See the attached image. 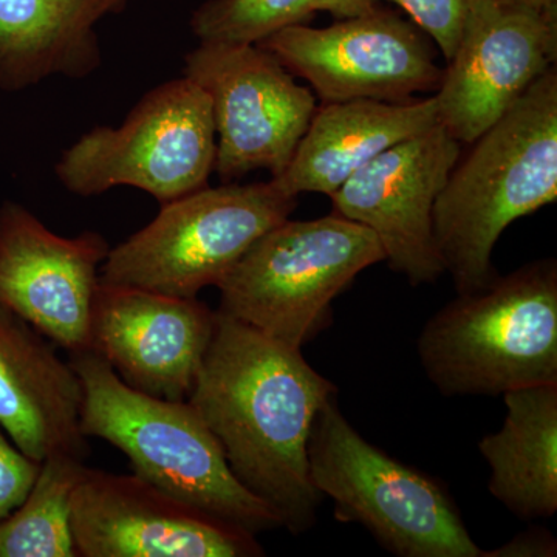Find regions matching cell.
<instances>
[{"instance_id": "7", "label": "cell", "mask_w": 557, "mask_h": 557, "mask_svg": "<svg viewBox=\"0 0 557 557\" xmlns=\"http://www.w3.org/2000/svg\"><path fill=\"white\" fill-rule=\"evenodd\" d=\"M298 197L270 182L223 183L171 203L145 228L110 249L100 282L177 298L218 287L245 252L289 219Z\"/></svg>"}, {"instance_id": "1", "label": "cell", "mask_w": 557, "mask_h": 557, "mask_svg": "<svg viewBox=\"0 0 557 557\" xmlns=\"http://www.w3.org/2000/svg\"><path fill=\"white\" fill-rule=\"evenodd\" d=\"M215 313L188 401L242 485L273 509L282 528L306 533L324 498L310 478L311 428L338 388L311 368L302 348Z\"/></svg>"}, {"instance_id": "25", "label": "cell", "mask_w": 557, "mask_h": 557, "mask_svg": "<svg viewBox=\"0 0 557 557\" xmlns=\"http://www.w3.org/2000/svg\"><path fill=\"white\" fill-rule=\"evenodd\" d=\"M314 9L332 14L336 20L358 16L372 9L375 3L372 0H313Z\"/></svg>"}, {"instance_id": "18", "label": "cell", "mask_w": 557, "mask_h": 557, "mask_svg": "<svg viewBox=\"0 0 557 557\" xmlns=\"http://www.w3.org/2000/svg\"><path fill=\"white\" fill-rule=\"evenodd\" d=\"M129 0H0V90L51 76L83 79L101 65L97 25Z\"/></svg>"}, {"instance_id": "22", "label": "cell", "mask_w": 557, "mask_h": 557, "mask_svg": "<svg viewBox=\"0 0 557 557\" xmlns=\"http://www.w3.org/2000/svg\"><path fill=\"white\" fill-rule=\"evenodd\" d=\"M398 5L420 30L426 33L446 61L456 53L465 20L467 0H372Z\"/></svg>"}, {"instance_id": "4", "label": "cell", "mask_w": 557, "mask_h": 557, "mask_svg": "<svg viewBox=\"0 0 557 557\" xmlns=\"http://www.w3.org/2000/svg\"><path fill=\"white\" fill-rule=\"evenodd\" d=\"M429 381L446 397L557 384V263L542 259L429 319L418 338Z\"/></svg>"}, {"instance_id": "17", "label": "cell", "mask_w": 557, "mask_h": 557, "mask_svg": "<svg viewBox=\"0 0 557 557\" xmlns=\"http://www.w3.org/2000/svg\"><path fill=\"white\" fill-rule=\"evenodd\" d=\"M437 123L434 95L406 101L324 102L318 106L287 170L271 180L292 196L330 197L384 150Z\"/></svg>"}, {"instance_id": "19", "label": "cell", "mask_w": 557, "mask_h": 557, "mask_svg": "<svg viewBox=\"0 0 557 557\" xmlns=\"http://www.w3.org/2000/svg\"><path fill=\"white\" fill-rule=\"evenodd\" d=\"M504 399V426L479 443L490 467V493L516 518H553L557 512V384L518 388Z\"/></svg>"}, {"instance_id": "11", "label": "cell", "mask_w": 557, "mask_h": 557, "mask_svg": "<svg viewBox=\"0 0 557 557\" xmlns=\"http://www.w3.org/2000/svg\"><path fill=\"white\" fill-rule=\"evenodd\" d=\"M461 143L442 124L392 146L330 196L333 212L372 231L388 267L410 284L446 273L434 237V207Z\"/></svg>"}, {"instance_id": "10", "label": "cell", "mask_w": 557, "mask_h": 557, "mask_svg": "<svg viewBox=\"0 0 557 557\" xmlns=\"http://www.w3.org/2000/svg\"><path fill=\"white\" fill-rule=\"evenodd\" d=\"M324 102L406 101L437 91L443 70L426 33L379 3L329 27L293 25L259 44Z\"/></svg>"}, {"instance_id": "16", "label": "cell", "mask_w": 557, "mask_h": 557, "mask_svg": "<svg viewBox=\"0 0 557 557\" xmlns=\"http://www.w3.org/2000/svg\"><path fill=\"white\" fill-rule=\"evenodd\" d=\"M84 391L53 343L0 306V424L35 461L57 454L86 458L81 432Z\"/></svg>"}, {"instance_id": "2", "label": "cell", "mask_w": 557, "mask_h": 557, "mask_svg": "<svg viewBox=\"0 0 557 557\" xmlns=\"http://www.w3.org/2000/svg\"><path fill=\"white\" fill-rule=\"evenodd\" d=\"M471 145L434 207L435 244L458 295L490 285L504 231L557 199L556 67Z\"/></svg>"}, {"instance_id": "21", "label": "cell", "mask_w": 557, "mask_h": 557, "mask_svg": "<svg viewBox=\"0 0 557 557\" xmlns=\"http://www.w3.org/2000/svg\"><path fill=\"white\" fill-rule=\"evenodd\" d=\"M317 13L313 0H207L194 11L189 27L200 44L259 46Z\"/></svg>"}, {"instance_id": "15", "label": "cell", "mask_w": 557, "mask_h": 557, "mask_svg": "<svg viewBox=\"0 0 557 557\" xmlns=\"http://www.w3.org/2000/svg\"><path fill=\"white\" fill-rule=\"evenodd\" d=\"M218 313L197 298L104 285L95 295L90 348L127 386L150 397L188 399Z\"/></svg>"}, {"instance_id": "13", "label": "cell", "mask_w": 557, "mask_h": 557, "mask_svg": "<svg viewBox=\"0 0 557 557\" xmlns=\"http://www.w3.org/2000/svg\"><path fill=\"white\" fill-rule=\"evenodd\" d=\"M78 557H258L255 534L203 515L138 475L89 468L70 500Z\"/></svg>"}, {"instance_id": "14", "label": "cell", "mask_w": 557, "mask_h": 557, "mask_svg": "<svg viewBox=\"0 0 557 557\" xmlns=\"http://www.w3.org/2000/svg\"><path fill=\"white\" fill-rule=\"evenodd\" d=\"M108 240L61 237L16 201L0 207V306L69 355L90 348V322Z\"/></svg>"}, {"instance_id": "26", "label": "cell", "mask_w": 557, "mask_h": 557, "mask_svg": "<svg viewBox=\"0 0 557 557\" xmlns=\"http://www.w3.org/2000/svg\"><path fill=\"white\" fill-rule=\"evenodd\" d=\"M502 2L515 9L533 11L541 16L557 20V0H502Z\"/></svg>"}, {"instance_id": "9", "label": "cell", "mask_w": 557, "mask_h": 557, "mask_svg": "<svg viewBox=\"0 0 557 557\" xmlns=\"http://www.w3.org/2000/svg\"><path fill=\"white\" fill-rule=\"evenodd\" d=\"M185 76L211 101L222 183L260 170L281 177L317 112L313 90L259 46L200 44L185 57Z\"/></svg>"}, {"instance_id": "23", "label": "cell", "mask_w": 557, "mask_h": 557, "mask_svg": "<svg viewBox=\"0 0 557 557\" xmlns=\"http://www.w3.org/2000/svg\"><path fill=\"white\" fill-rule=\"evenodd\" d=\"M39 461L25 456L0 424V520L14 511L35 485Z\"/></svg>"}, {"instance_id": "6", "label": "cell", "mask_w": 557, "mask_h": 557, "mask_svg": "<svg viewBox=\"0 0 557 557\" xmlns=\"http://www.w3.org/2000/svg\"><path fill=\"white\" fill-rule=\"evenodd\" d=\"M383 260L375 234L335 212L287 219L256 240L220 282L218 311L302 348L327 327L336 296Z\"/></svg>"}, {"instance_id": "3", "label": "cell", "mask_w": 557, "mask_h": 557, "mask_svg": "<svg viewBox=\"0 0 557 557\" xmlns=\"http://www.w3.org/2000/svg\"><path fill=\"white\" fill-rule=\"evenodd\" d=\"M83 384L81 432L129 458L135 475L182 504L258 536L282 528L269 505L233 474L219 440L188 399L150 397L127 386L91 350L70 355Z\"/></svg>"}, {"instance_id": "8", "label": "cell", "mask_w": 557, "mask_h": 557, "mask_svg": "<svg viewBox=\"0 0 557 557\" xmlns=\"http://www.w3.org/2000/svg\"><path fill=\"white\" fill-rule=\"evenodd\" d=\"M215 150L211 101L183 76L148 91L121 126L87 132L62 152L54 172L76 196L132 186L163 207L209 186Z\"/></svg>"}, {"instance_id": "24", "label": "cell", "mask_w": 557, "mask_h": 557, "mask_svg": "<svg viewBox=\"0 0 557 557\" xmlns=\"http://www.w3.org/2000/svg\"><path fill=\"white\" fill-rule=\"evenodd\" d=\"M556 539L545 530H530L519 534L494 552L482 557H552L556 556Z\"/></svg>"}, {"instance_id": "12", "label": "cell", "mask_w": 557, "mask_h": 557, "mask_svg": "<svg viewBox=\"0 0 557 557\" xmlns=\"http://www.w3.org/2000/svg\"><path fill=\"white\" fill-rule=\"evenodd\" d=\"M557 20L502 0H467L456 53L434 97L438 123L471 145L556 67Z\"/></svg>"}, {"instance_id": "20", "label": "cell", "mask_w": 557, "mask_h": 557, "mask_svg": "<svg viewBox=\"0 0 557 557\" xmlns=\"http://www.w3.org/2000/svg\"><path fill=\"white\" fill-rule=\"evenodd\" d=\"M87 471L84 458L70 454L40 461L30 493L0 520V557H78L70 523V500Z\"/></svg>"}, {"instance_id": "5", "label": "cell", "mask_w": 557, "mask_h": 557, "mask_svg": "<svg viewBox=\"0 0 557 557\" xmlns=\"http://www.w3.org/2000/svg\"><path fill=\"white\" fill-rule=\"evenodd\" d=\"M310 478L339 522L359 523L399 557H482L453 497L437 480L370 445L332 395L309 440Z\"/></svg>"}]
</instances>
